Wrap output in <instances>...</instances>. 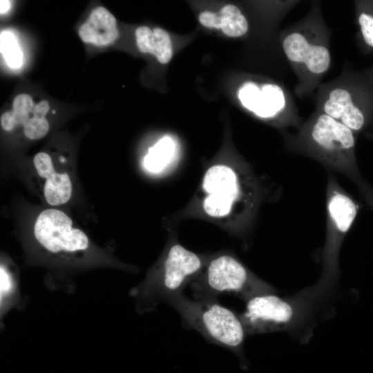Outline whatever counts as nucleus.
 Instances as JSON below:
<instances>
[{
    "instance_id": "412c9836",
    "label": "nucleus",
    "mask_w": 373,
    "mask_h": 373,
    "mask_svg": "<svg viewBox=\"0 0 373 373\" xmlns=\"http://www.w3.org/2000/svg\"><path fill=\"white\" fill-rule=\"evenodd\" d=\"M358 189L367 202V205L373 209V189L365 182L359 185Z\"/></svg>"
},
{
    "instance_id": "423d86ee",
    "label": "nucleus",
    "mask_w": 373,
    "mask_h": 373,
    "mask_svg": "<svg viewBox=\"0 0 373 373\" xmlns=\"http://www.w3.org/2000/svg\"><path fill=\"white\" fill-rule=\"evenodd\" d=\"M245 303L239 316L247 335L294 329L307 319L311 309L297 296L284 298L274 292L258 295Z\"/></svg>"
},
{
    "instance_id": "2eb2a0df",
    "label": "nucleus",
    "mask_w": 373,
    "mask_h": 373,
    "mask_svg": "<svg viewBox=\"0 0 373 373\" xmlns=\"http://www.w3.org/2000/svg\"><path fill=\"white\" fill-rule=\"evenodd\" d=\"M136 44L143 53L153 55L161 64L170 61L173 48L169 35L164 30L155 28L153 30L145 26L135 30Z\"/></svg>"
},
{
    "instance_id": "4be33fe9",
    "label": "nucleus",
    "mask_w": 373,
    "mask_h": 373,
    "mask_svg": "<svg viewBox=\"0 0 373 373\" xmlns=\"http://www.w3.org/2000/svg\"><path fill=\"white\" fill-rule=\"evenodd\" d=\"M10 1L1 0L0 1V12L1 14L6 13L10 9Z\"/></svg>"
},
{
    "instance_id": "39448f33",
    "label": "nucleus",
    "mask_w": 373,
    "mask_h": 373,
    "mask_svg": "<svg viewBox=\"0 0 373 373\" xmlns=\"http://www.w3.org/2000/svg\"><path fill=\"white\" fill-rule=\"evenodd\" d=\"M190 287L196 300L217 299L218 295L229 294L245 302L258 295L275 291L271 285L229 254L213 258L204 271L190 283Z\"/></svg>"
},
{
    "instance_id": "f257e3e1",
    "label": "nucleus",
    "mask_w": 373,
    "mask_h": 373,
    "mask_svg": "<svg viewBox=\"0 0 373 373\" xmlns=\"http://www.w3.org/2000/svg\"><path fill=\"white\" fill-rule=\"evenodd\" d=\"M326 231L321 254L322 271L318 281L296 294L310 305L325 300L335 288L339 276V254L359 206L329 173L326 184Z\"/></svg>"
},
{
    "instance_id": "6ab92c4d",
    "label": "nucleus",
    "mask_w": 373,
    "mask_h": 373,
    "mask_svg": "<svg viewBox=\"0 0 373 373\" xmlns=\"http://www.w3.org/2000/svg\"><path fill=\"white\" fill-rule=\"evenodd\" d=\"M0 286L1 307H2L8 299L14 294L15 288L13 278L2 266L1 267Z\"/></svg>"
},
{
    "instance_id": "ddd939ff",
    "label": "nucleus",
    "mask_w": 373,
    "mask_h": 373,
    "mask_svg": "<svg viewBox=\"0 0 373 373\" xmlns=\"http://www.w3.org/2000/svg\"><path fill=\"white\" fill-rule=\"evenodd\" d=\"M323 111L353 132L361 130L365 125L363 112L354 105L349 91L343 88H336L329 92Z\"/></svg>"
},
{
    "instance_id": "9b49d317",
    "label": "nucleus",
    "mask_w": 373,
    "mask_h": 373,
    "mask_svg": "<svg viewBox=\"0 0 373 373\" xmlns=\"http://www.w3.org/2000/svg\"><path fill=\"white\" fill-rule=\"evenodd\" d=\"M33 163L38 175L46 179L44 193L47 203L57 206L67 202L73 191L69 175L66 173L57 172L50 156L46 153H37Z\"/></svg>"
},
{
    "instance_id": "7ed1b4c3",
    "label": "nucleus",
    "mask_w": 373,
    "mask_h": 373,
    "mask_svg": "<svg viewBox=\"0 0 373 373\" xmlns=\"http://www.w3.org/2000/svg\"><path fill=\"white\" fill-rule=\"evenodd\" d=\"M300 149L331 172L348 177L358 186L365 182L355 155L354 132L325 113L319 115L298 135Z\"/></svg>"
},
{
    "instance_id": "6e6552de",
    "label": "nucleus",
    "mask_w": 373,
    "mask_h": 373,
    "mask_svg": "<svg viewBox=\"0 0 373 373\" xmlns=\"http://www.w3.org/2000/svg\"><path fill=\"white\" fill-rule=\"evenodd\" d=\"M72 224V220L64 212L55 209H46L35 221V237L45 249L52 254L86 251L89 245L88 236Z\"/></svg>"
},
{
    "instance_id": "a211bd4d",
    "label": "nucleus",
    "mask_w": 373,
    "mask_h": 373,
    "mask_svg": "<svg viewBox=\"0 0 373 373\" xmlns=\"http://www.w3.org/2000/svg\"><path fill=\"white\" fill-rule=\"evenodd\" d=\"M34 107L32 97L28 94L21 93L14 99L12 112L15 116L29 115Z\"/></svg>"
},
{
    "instance_id": "20e7f679",
    "label": "nucleus",
    "mask_w": 373,
    "mask_h": 373,
    "mask_svg": "<svg viewBox=\"0 0 373 373\" xmlns=\"http://www.w3.org/2000/svg\"><path fill=\"white\" fill-rule=\"evenodd\" d=\"M203 265L200 256L181 245L170 246L160 266L130 291L135 298L137 312H151L160 303L182 294L185 287L201 272Z\"/></svg>"
},
{
    "instance_id": "aec40b11",
    "label": "nucleus",
    "mask_w": 373,
    "mask_h": 373,
    "mask_svg": "<svg viewBox=\"0 0 373 373\" xmlns=\"http://www.w3.org/2000/svg\"><path fill=\"white\" fill-rule=\"evenodd\" d=\"M358 23L365 42L373 47V15L361 13L358 17Z\"/></svg>"
},
{
    "instance_id": "0eeeda50",
    "label": "nucleus",
    "mask_w": 373,
    "mask_h": 373,
    "mask_svg": "<svg viewBox=\"0 0 373 373\" xmlns=\"http://www.w3.org/2000/svg\"><path fill=\"white\" fill-rule=\"evenodd\" d=\"M244 186L254 185L251 182H242L238 173L227 165L212 166L203 178L202 188L207 194L202 203L204 211L211 217H223L239 201L253 209L256 198L245 195Z\"/></svg>"
},
{
    "instance_id": "4468645a",
    "label": "nucleus",
    "mask_w": 373,
    "mask_h": 373,
    "mask_svg": "<svg viewBox=\"0 0 373 373\" xmlns=\"http://www.w3.org/2000/svg\"><path fill=\"white\" fill-rule=\"evenodd\" d=\"M200 23L207 28H220L231 37L244 35L248 30V22L240 9L231 4L223 6L218 12L204 11L199 15Z\"/></svg>"
},
{
    "instance_id": "1a4fd4ad",
    "label": "nucleus",
    "mask_w": 373,
    "mask_h": 373,
    "mask_svg": "<svg viewBox=\"0 0 373 373\" xmlns=\"http://www.w3.org/2000/svg\"><path fill=\"white\" fill-rule=\"evenodd\" d=\"M283 48L291 62L304 66L312 74L321 75L330 66L331 55L328 48L312 41L299 32L287 35L283 41Z\"/></svg>"
},
{
    "instance_id": "f03ea898",
    "label": "nucleus",
    "mask_w": 373,
    "mask_h": 373,
    "mask_svg": "<svg viewBox=\"0 0 373 373\" xmlns=\"http://www.w3.org/2000/svg\"><path fill=\"white\" fill-rule=\"evenodd\" d=\"M166 303L178 312L186 328L231 351L238 357L241 368L248 369L243 350L247 334L239 314L220 304L217 299L190 300L182 294Z\"/></svg>"
},
{
    "instance_id": "dca6fc26",
    "label": "nucleus",
    "mask_w": 373,
    "mask_h": 373,
    "mask_svg": "<svg viewBox=\"0 0 373 373\" xmlns=\"http://www.w3.org/2000/svg\"><path fill=\"white\" fill-rule=\"evenodd\" d=\"M175 149V142L170 137H162L149 149L143 162L145 169L152 173L162 171L173 159Z\"/></svg>"
},
{
    "instance_id": "9d476101",
    "label": "nucleus",
    "mask_w": 373,
    "mask_h": 373,
    "mask_svg": "<svg viewBox=\"0 0 373 373\" xmlns=\"http://www.w3.org/2000/svg\"><path fill=\"white\" fill-rule=\"evenodd\" d=\"M238 98L244 107L262 118L274 117L286 104L283 89L274 84L245 82L238 90Z\"/></svg>"
},
{
    "instance_id": "f8f14e48",
    "label": "nucleus",
    "mask_w": 373,
    "mask_h": 373,
    "mask_svg": "<svg viewBox=\"0 0 373 373\" xmlns=\"http://www.w3.org/2000/svg\"><path fill=\"white\" fill-rule=\"evenodd\" d=\"M79 36L85 43L97 46L111 44L119 37L116 19L106 8L97 7L79 28Z\"/></svg>"
},
{
    "instance_id": "f3484780",
    "label": "nucleus",
    "mask_w": 373,
    "mask_h": 373,
    "mask_svg": "<svg viewBox=\"0 0 373 373\" xmlns=\"http://www.w3.org/2000/svg\"><path fill=\"white\" fill-rule=\"evenodd\" d=\"M1 51L7 64L11 68H19L23 61L22 52L14 35L8 31L1 33Z\"/></svg>"
}]
</instances>
